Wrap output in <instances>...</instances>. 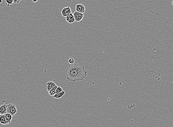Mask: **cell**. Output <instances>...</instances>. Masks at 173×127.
I'll return each mask as SVG.
<instances>
[{
	"mask_svg": "<svg viewBox=\"0 0 173 127\" xmlns=\"http://www.w3.org/2000/svg\"><path fill=\"white\" fill-rule=\"evenodd\" d=\"M14 3L13 0H6L5 5L9 6L10 5H12Z\"/></svg>",
	"mask_w": 173,
	"mask_h": 127,
	"instance_id": "4fadbf2b",
	"label": "cell"
},
{
	"mask_svg": "<svg viewBox=\"0 0 173 127\" xmlns=\"http://www.w3.org/2000/svg\"><path fill=\"white\" fill-rule=\"evenodd\" d=\"M58 86L56 85V86H54V88H52L50 91L48 92L49 94H50L51 96H53L54 95H55V90L58 87Z\"/></svg>",
	"mask_w": 173,
	"mask_h": 127,
	"instance_id": "7c38bea8",
	"label": "cell"
},
{
	"mask_svg": "<svg viewBox=\"0 0 173 127\" xmlns=\"http://www.w3.org/2000/svg\"><path fill=\"white\" fill-rule=\"evenodd\" d=\"M4 115H5V117L6 119L7 120L9 123H10L12 120V116L11 114H10V113H6V114H4Z\"/></svg>",
	"mask_w": 173,
	"mask_h": 127,
	"instance_id": "8fae6325",
	"label": "cell"
},
{
	"mask_svg": "<svg viewBox=\"0 0 173 127\" xmlns=\"http://www.w3.org/2000/svg\"><path fill=\"white\" fill-rule=\"evenodd\" d=\"M2 2V0H0V4H1Z\"/></svg>",
	"mask_w": 173,
	"mask_h": 127,
	"instance_id": "ac0fdd59",
	"label": "cell"
},
{
	"mask_svg": "<svg viewBox=\"0 0 173 127\" xmlns=\"http://www.w3.org/2000/svg\"><path fill=\"white\" fill-rule=\"evenodd\" d=\"M68 63L70 64H74L75 63V60L72 58H70L68 60Z\"/></svg>",
	"mask_w": 173,
	"mask_h": 127,
	"instance_id": "9a60e30c",
	"label": "cell"
},
{
	"mask_svg": "<svg viewBox=\"0 0 173 127\" xmlns=\"http://www.w3.org/2000/svg\"><path fill=\"white\" fill-rule=\"evenodd\" d=\"M66 79L72 82L83 81L87 76L84 67L80 64H75L68 67L65 70Z\"/></svg>",
	"mask_w": 173,
	"mask_h": 127,
	"instance_id": "6da1fadb",
	"label": "cell"
},
{
	"mask_svg": "<svg viewBox=\"0 0 173 127\" xmlns=\"http://www.w3.org/2000/svg\"><path fill=\"white\" fill-rule=\"evenodd\" d=\"M8 105L3 104L0 106V113L1 115H4L7 113V109Z\"/></svg>",
	"mask_w": 173,
	"mask_h": 127,
	"instance_id": "52a82bcc",
	"label": "cell"
},
{
	"mask_svg": "<svg viewBox=\"0 0 173 127\" xmlns=\"http://www.w3.org/2000/svg\"><path fill=\"white\" fill-rule=\"evenodd\" d=\"M65 91L63 90L61 92H60V93L55 94L53 96V97L54 98H56V99H59V98H61L65 94Z\"/></svg>",
	"mask_w": 173,
	"mask_h": 127,
	"instance_id": "30bf717a",
	"label": "cell"
},
{
	"mask_svg": "<svg viewBox=\"0 0 173 127\" xmlns=\"http://www.w3.org/2000/svg\"><path fill=\"white\" fill-rule=\"evenodd\" d=\"M71 13H72V11H71V8L69 6H68V7L64 8L62 9L61 12L62 15L65 17H67Z\"/></svg>",
	"mask_w": 173,
	"mask_h": 127,
	"instance_id": "277c9868",
	"label": "cell"
},
{
	"mask_svg": "<svg viewBox=\"0 0 173 127\" xmlns=\"http://www.w3.org/2000/svg\"><path fill=\"white\" fill-rule=\"evenodd\" d=\"M47 90L49 92L52 88L56 85V84L52 81H49L47 83Z\"/></svg>",
	"mask_w": 173,
	"mask_h": 127,
	"instance_id": "ba28073f",
	"label": "cell"
},
{
	"mask_svg": "<svg viewBox=\"0 0 173 127\" xmlns=\"http://www.w3.org/2000/svg\"><path fill=\"white\" fill-rule=\"evenodd\" d=\"M17 112L15 105L13 104H9L8 105L7 113H10L12 116L14 115Z\"/></svg>",
	"mask_w": 173,
	"mask_h": 127,
	"instance_id": "7a4b0ae2",
	"label": "cell"
},
{
	"mask_svg": "<svg viewBox=\"0 0 173 127\" xmlns=\"http://www.w3.org/2000/svg\"><path fill=\"white\" fill-rule=\"evenodd\" d=\"M76 11L80 13H84L85 12V7L82 4H77L76 6Z\"/></svg>",
	"mask_w": 173,
	"mask_h": 127,
	"instance_id": "5b68a950",
	"label": "cell"
},
{
	"mask_svg": "<svg viewBox=\"0 0 173 127\" xmlns=\"http://www.w3.org/2000/svg\"><path fill=\"white\" fill-rule=\"evenodd\" d=\"M0 123L3 125H6L9 124L5 117V115H1V116H0Z\"/></svg>",
	"mask_w": 173,
	"mask_h": 127,
	"instance_id": "9c48e42d",
	"label": "cell"
},
{
	"mask_svg": "<svg viewBox=\"0 0 173 127\" xmlns=\"http://www.w3.org/2000/svg\"><path fill=\"white\" fill-rule=\"evenodd\" d=\"M32 0L33 2V3H35L37 2L38 0Z\"/></svg>",
	"mask_w": 173,
	"mask_h": 127,
	"instance_id": "e0dca14e",
	"label": "cell"
},
{
	"mask_svg": "<svg viewBox=\"0 0 173 127\" xmlns=\"http://www.w3.org/2000/svg\"><path fill=\"white\" fill-rule=\"evenodd\" d=\"M62 91H63V89L61 87L58 86L56 90H55V94L60 93V92Z\"/></svg>",
	"mask_w": 173,
	"mask_h": 127,
	"instance_id": "5bb4252c",
	"label": "cell"
},
{
	"mask_svg": "<svg viewBox=\"0 0 173 127\" xmlns=\"http://www.w3.org/2000/svg\"><path fill=\"white\" fill-rule=\"evenodd\" d=\"M1 115H1V114H0V116H1Z\"/></svg>",
	"mask_w": 173,
	"mask_h": 127,
	"instance_id": "d6986e66",
	"label": "cell"
},
{
	"mask_svg": "<svg viewBox=\"0 0 173 127\" xmlns=\"http://www.w3.org/2000/svg\"><path fill=\"white\" fill-rule=\"evenodd\" d=\"M66 21L70 24L74 23L75 22L74 17L73 14L71 13L67 17H65Z\"/></svg>",
	"mask_w": 173,
	"mask_h": 127,
	"instance_id": "8992f818",
	"label": "cell"
},
{
	"mask_svg": "<svg viewBox=\"0 0 173 127\" xmlns=\"http://www.w3.org/2000/svg\"><path fill=\"white\" fill-rule=\"evenodd\" d=\"M75 22H82L84 17V13H80L75 12L73 14Z\"/></svg>",
	"mask_w": 173,
	"mask_h": 127,
	"instance_id": "3957f363",
	"label": "cell"
},
{
	"mask_svg": "<svg viewBox=\"0 0 173 127\" xmlns=\"http://www.w3.org/2000/svg\"><path fill=\"white\" fill-rule=\"evenodd\" d=\"M22 0H13V1H14V3H15V4H18V3H19Z\"/></svg>",
	"mask_w": 173,
	"mask_h": 127,
	"instance_id": "2e32d148",
	"label": "cell"
}]
</instances>
